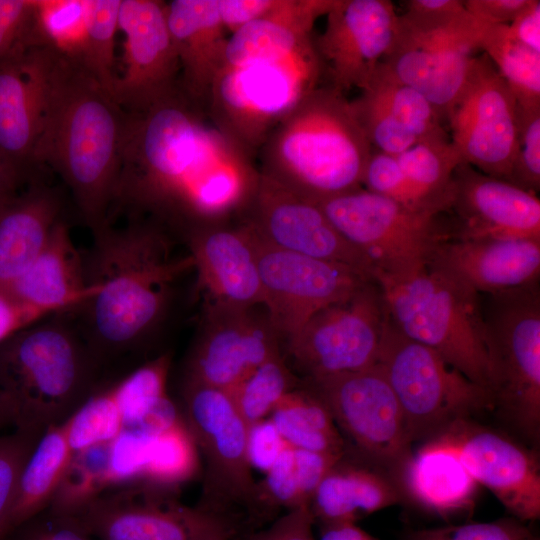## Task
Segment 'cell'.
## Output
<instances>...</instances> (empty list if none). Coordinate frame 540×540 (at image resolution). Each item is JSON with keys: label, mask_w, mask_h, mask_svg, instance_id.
Returning a JSON list of instances; mask_svg holds the SVG:
<instances>
[{"label": "cell", "mask_w": 540, "mask_h": 540, "mask_svg": "<svg viewBox=\"0 0 540 540\" xmlns=\"http://www.w3.org/2000/svg\"><path fill=\"white\" fill-rule=\"evenodd\" d=\"M254 505L287 510L309 506L302 493L292 447L288 446L265 472V478L256 483Z\"/></svg>", "instance_id": "47"}, {"label": "cell", "mask_w": 540, "mask_h": 540, "mask_svg": "<svg viewBox=\"0 0 540 540\" xmlns=\"http://www.w3.org/2000/svg\"><path fill=\"white\" fill-rule=\"evenodd\" d=\"M361 91L351 105L372 149L398 156L418 143L380 101Z\"/></svg>", "instance_id": "45"}, {"label": "cell", "mask_w": 540, "mask_h": 540, "mask_svg": "<svg viewBox=\"0 0 540 540\" xmlns=\"http://www.w3.org/2000/svg\"><path fill=\"white\" fill-rule=\"evenodd\" d=\"M447 122L464 163L508 179L517 149V101L485 53L473 57Z\"/></svg>", "instance_id": "15"}, {"label": "cell", "mask_w": 540, "mask_h": 540, "mask_svg": "<svg viewBox=\"0 0 540 540\" xmlns=\"http://www.w3.org/2000/svg\"><path fill=\"white\" fill-rule=\"evenodd\" d=\"M289 445L268 417L248 427V457L252 468L264 473Z\"/></svg>", "instance_id": "55"}, {"label": "cell", "mask_w": 540, "mask_h": 540, "mask_svg": "<svg viewBox=\"0 0 540 540\" xmlns=\"http://www.w3.org/2000/svg\"><path fill=\"white\" fill-rule=\"evenodd\" d=\"M340 234L371 264L373 279L427 266L451 238L445 214L414 209L359 188L316 201Z\"/></svg>", "instance_id": "10"}, {"label": "cell", "mask_w": 540, "mask_h": 540, "mask_svg": "<svg viewBox=\"0 0 540 540\" xmlns=\"http://www.w3.org/2000/svg\"><path fill=\"white\" fill-rule=\"evenodd\" d=\"M412 540H539V538L516 518L485 523H469L422 530Z\"/></svg>", "instance_id": "51"}, {"label": "cell", "mask_w": 540, "mask_h": 540, "mask_svg": "<svg viewBox=\"0 0 540 540\" xmlns=\"http://www.w3.org/2000/svg\"><path fill=\"white\" fill-rule=\"evenodd\" d=\"M319 540H379L356 523H338L321 526Z\"/></svg>", "instance_id": "61"}, {"label": "cell", "mask_w": 540, "mask_h": 540, "mask_svg": "<svg viewBox=\"0 0 540 540\" xmlns=\"http://www.w3.org/2000/svg\"><path fill=\"white\" fill-rule=\"evenodd\" d=\"M10 424L8 413L0 395V430Z\"/></svg>", "instance_id": "63"}, {"label": "cell", "mask_w": 540, "mask_h": 540, "mask_svg": "<svg viewBox=\"0 0 540 540\" xmlns=\"http://www.w3.org/2000/svg\"><path fill=\"white\" fill-rule=\"evenodd\" d=\"M207 309L185 380L229 391L259 365L280 354L279 336L267 314L222 305Z\"/></svg>", "instance_id": "22"}, {"label": "cell", "mask_w": 540, "mask_h": 540, "mask_svg": "<svg viewBox=\"0 0 540 540\" xmlns=\"http://www.w3.org/2000/svg\"><path fill=\"white\" fill-rule=\"evenodd\" d=\"M506 181L534 194L540 189V104L517 103V149Z\"/></svg>", "instance_id": "46"}, {"label": "cell", "mask_w": 540, "mask_h": 540, "mask_svg": "<svg viewBox=\"0 0 540 540\" xmlns=\"http://www.w3.org/2000/svg\"><path fill=\"white\" fill-rule=\"evenodd\" d=\"M493 409L522 435L540 431L539 281L480 295Z\"/></svg>", "instance_id": "8"}, {"label": "cell", "mask_w": 540, "mask_h": 540, "mask_svg": "<svg viewBox=\"0 0 540 540\" xmlns=\"http://www.w3.org/2000/svg\"><path fill=\"white\" fill-rule=\"evenodd\" d=\"M398 14L389 0H335L314 36L325 83L346 93L364 88L395 39Z\"/></svg>", "instance_id": "21"}, {"label": "cell", "mask_w": 540, "mask_h": 540, "mask_svg": "<svg viewBox=\"0 0 540 540\" xmlns=\"http://www.w3.org/2000/svg\"><path fill=\"white\" fill-rule=\"evenodd\" d=\"M386 310L368 281L349 298L321 309L290 339L288 352L306 378L357 371L377 363Z\"/></svg>", "instance_id": "13"}, {"label": "cell", "mask_w": 540, "mask_h": 540, "mask_svg": "<svg viewBox=\"0 0 540 540\" xmlns=\"http://www.w3.org/2000/svg\"><path fill=\"white\" fill-rule=\"evenodd\" d=\"M448 213L453 214L449 218L450 239L540 240V201L536 194L467 163L454 171Z\"/></svg>", "instance_id": "24"}, {"label": "cell", "mask_w": 540, "mask_h": 540, "mask_svg": "<svg viewBox=\"0 0 540 540\" xmlns=\"http://www.w3.org/2000/svg\"><path fill=\"white\" fill-rule=\"evenodd\" d=\"M166 16L180 65V88L207 109L228 40L217 0H172L166 3Z\"/></svg>", "instance_id": "27"}, {"label": "cell", "mask_w": 540, "mask_h": 540, "mask_svg": "<svg viewBox=\"0 0 540 540\" xmlns=\"http://www.w3.org/2000/svg\"><path fill=\"white\" fill-rule=\"evenodd\" d=\"M371 150L351 100L323 83L278 123L257 156L262 174L320 201L362 188Z\"/></svg>", "instance_id": "4"}, {"label": "cell", "mask_w": 540, "mask_h": 540, "mask_svg": "<svg viewBox=\"0 0 540 540\" xmlns=\"http://www.w3.org/2000/svg\"><path fill=\"white\" fill-rule=\"evenodd\" d=\"M361 90L380 101L418 143L451 140L432 103L416 89L390 77L379 64Z\"/></svg>", "instance_id": "38"}, {"label": "cell", "mask_w": 540, "mask_h": 540, "mask_svg": "<svg viewBox=\"0 0 540 540\" xmlns=\"http://www.w3.org/2000/svg\"><path fill=\"white\" fill-rule=\"evenodd\" d=\"M361 186L408 207L429 211L420 204L394 155L372 149L364 167Z\"/></svg>", "instance_id": "49"}, {"label": "cell", "mask_w": 540, "mask_h": 540, "mask_svg": "<svg viewBox=\"0 0 540 540\" xmlns=\"http://www.w3.org/2000/svg\"><path fill=\"white\" fill-rule=\"evenodd\" d=\"M452 446L477 482L488 488L514 518L540 517V470L535 456L504 435L461 420L436 436Z\"/></svg>", "instance_id": "23"}, {"label": "cell", "mask_w": 540, "mask_h": 540, "mask_svg": "<svg viewBox=\"0 0 540 540\" xmlns=\"http://www.w3.org/2000/svg\"><path fill=\"white\" fill-rule=\"evenodd\" d=\"M121 0H89L88 28L81 65L111 95L114 73L115 35Z\"/></svg>", "instance_id": "44"}, {"label": "cell", "mask_w": 540, "mask_h": 540, "mask_svg": "<svg viewBox=\"0 0 540 540\" xmlns=\"http://www.w3.org/2000/svg\"><path fill=\"white\" fill-rule=\"evenodd\" d=\"M0 288L19 302L50 315L78 309L97 292V287L87 282L84 263L61 219L29 268Z\"/></svg>", "instance_id": "28"}, {"label": "cell", "mask_w": 540, "mask_h": 540, "mask_svg": "<svg viewBox=\"0 0 540 540\" xmlns=\"http://www.w3.org/2000/svg\"><path fill=\"white\" fill-rule=\"evenodd\" d=\"M343 459V458H342ZM339 460L316 488L309 508L322 525L356 523L395 505L400 494L393 482L367 468Z\"/></svg>", "instance_id": "32"}, {"label": "cell", "mask_w": 540, "mask_h": 540, "mask_svg": "<svg viewBox=\"0 0 540 540\" xmlns=\"http://www.w3.org/2000/svg\"><path fill=\"white\" fill-rule=\"evenodd\" d=\"M151 436L124 428L109 442L112 488L141 483Z\"/></svg>", "instance_id": "50"}, {"label": "cell", "mask_w": 540, "mask_h": 540, "mask_svg": "<svg viewBox=\"0 0 540 540\" xmlns=\"http://www.w3.org/2000/svg\"><path fill=\"white\" fill-rule=\"evenodd\" d=\"M57 53L22 42L0 58V156L26 181L41 136Z\"/></svg>", "instance_id": "20"}, {"label": "cell", "mask_w": 540, "mask_h": 540, "mask_svg": "<svg viewBox=\"0 0 540 540\" xmlns=\"http://www.w3.org/2000/svg\"><path fill=\"white\" fill-rule=\"evenodd\" d=\"M269 418L294 449L344 455V440L330 411L308 387L287 393Z\"/></svg>", "instance_id": "34"}, {"label": "cell", "mask_w": 540, "mask_h": 540, "mask_svg": "<svg viewBox=\"0 0 540 540\" xmlns=\"http://www.w3.org/2000/svg\"><path fill=\"white\" fill-rule=\"evenodd\" d=\"M64 423L73 454L108 443L124 429L110 386L94 391Z\"/></svg>", "instance_id": "43"}, {"label": "cell", "mask_w": 540, "mask_h": 540, "mask_svg": "<svg viewBox=\"0 0 540 540\" xmlns=\"http://www.w3.org/2000/svg\"><path fill=\"white\" fill-rule=\"evenodd\" d=\"M297 381L281 354L268 359L227 391L248 425L268 418Z\"/></svg>", "instance_id": "41"}, {"label": "cell", "mask_w": 540, "mask_h": 540, "mask_svg": "<svg viewBox=\"0 0 540 540\" xmlns=\"http://www.w3.org/2000/svg\"><path fill=\"white\" fill-rule=\"evenodd\" d=\"M51 316L43 310L19 302L0 288V343L18 331Z\"/></svg>", "instance_id": "56"}, {"label": "cell", "mask_w": 540, "mask_h": 540, "mask_svg": "<svg viewBox=\"0 0 540 540\" xmlns=\"http://www.w3.org/2000/svg\"><path fill=\"white\" fill-rule=\"evenodd\" d=\"M34 6L35 0H0V58L27 41Z\"/></svg>", "instance_id": "54"}, {"label": "cell", "mask_w": 540, "mask_h": 540, "mask_svg": "<svg viewBox=\"0 0 540 540\" xmlns=\"http://www.w3.org/2000/svg\"><path fill=\"white\" fill-rule=\"evenodd\" d=\"M85 274L96 294L80 309V332L101 365L133 350L158 325L169 303L172 285L194 269L190 253H175L166 226L134 217L122 227L107 223L94 233ZM78 308V309H79Z\"/></svg>", "instance_id": "2"}, {"label": "cell", "mask_w": 540, "mask_h": 540, "mask_svg": "<svg viewBox=\"0 0 540 540\" xmlns=\"http://www.w3.org/2000/svg\"><path fill=\"white\" fill-rule=\"evenodd\" d=\"M529 0H465L466 10L477 19L509 25Z\"/></svg>", "instance_id": "59"}, {"label": "cell", "mask_w": 540, "mask_h": 540, "mask_svg": "<svg viewBox=\"0 0 540 540\" xmlns=\"http://www.w3.org/2000/svg\"><path fill=\"white\" fill-rule=\"evenodd\" d=\"M25 181L1 156H0V208L19 192L20 185Z\"/></svg>", "instance_id": "62"}, {"label": "cell", "mask_w": 540, "mask_h": 540, "mask_svg": "<svg viewBox=\"0 0 540 540\" xmlns=\"http://www.w3.org/2000/svg\"><path fill=\"white\" fill-rule=\"evenodd\" d=\"M479 50L491 60L520 105L540 104V53L520 43L509 26L483 21Z\"/></svg>", "instance_id": "36"}, {"label": "cell", "mask_w": 540, "mask_h": 540, "mask_svg": "<svg viewBox=\"0 0 540 540\" xmlns=\"http://www.w3.org/2000/svg\"><path fill=\"white\" fill-rule=\"evenodd\" d=\"M99 363L80 331L41 320L0 343V395L15 432L38 439L94 392Z\"/></svg>", "instance_id": "5"}, {"label": "cell", "mask_w": 540, "mask_h": 540, "mask_svg": "<svg viewBox=\"0 0 540 540\" xmlns=\"http://www.w3.org/2000/svg\"><path fill=\"white\" fill-rule=\"evenodd\" d=\"M72 456L64 422L39 437L20 475L11 531L48 509Z\"/></svg>", "instance_id": "33"}, {"label": "cell", "mask_w": 540, "mask_h": 540, "mask_svg": "<svg viewBox=\"0 0 540 540\" xmlns=\"http://www.w3.org/2000/svg\"><path fill=\"white\" fill-rule=\"evenodd\" d=\"M338 429L367 459L401 476L411 456L404 416L382 369L306 378Z\"/></svg>", "instance_id": "11"}, {"label": "cell", "mask_w": 540, "mask_h": 540, "mask_svg": "<svg viewBox=\"0 0 540 540\" xmlns=\"http://www.w3.org/2000/svg\"><path fill=\"white\" fill-rule=\"evenodd\" d=\"M277 0H217L220 20L231 34L268 13Z\"/></svg>", "instance_id": "58"}, {"label": "cell", "mask_w": 540, "mask_h": 540, "mask_svg": "<svg viewBox=\"0 0 540 540\" xmlns=\"http://www.w3.org/2000/svg\"><path fill=\"white\" fill-rule=\"evenodd\" d=\"M377 364L398 400L411 442L431 440L456 422L493 409L486 389L433 349L404 335L388 318Z\"/></svg>", "instance_id": "9"}, {"label": "cell", "mask_w": 540, "mask_h": 540, "mask_svg": "<svg viewBox=\"0 0 540 540\" xmlns=\"http://www.w3.org/2000/svg\"><path fill=\"white\" fill-rule=\"evenodd\" d=\"M483 21L469 12L439 28L416 30L398 20L392 47L379 66L424 95L447 122L479 50Z\"/></svg>", "instance_id": "16"}, {"label": "cell", "mask_w": 540, "mask_h": 540, "mask_svg": "<svg viewBox=\"0 0 540 540\" xmlns=\"http://www.w3.org/2000/svg\"><path fill=\"white\" fill-rule=\"evenodd\" d=\"M248 225L257 254L263 306L271 326L286 341L318 311L373 281L348 266L276 248Z\"/></svg>", "instance_id": "14"}, {"label": "cell", "mask_w": 540, "mask_h": 540, "mask_svg": "<svg viewBox=\"0 0 540 540\" xmlns=\"http://www.w3.org/2000/svg\"><path fill=\"white\" fill-rule=\"evenodd\" d=\"M111 488L108 442L73 454L47 510L74 517Z\"/></svg>", "instance_id": "39"}, {"label": "cell", "mask_w": 540, "mask_h": 540, "mask_svg": "<svg viewBox=\"0 0 540 540\" xmlns=\"http://www.w3.org/2000/svg\"><path fill=\"white\" fill-rule=\"evenodd\" d=\"M170 364V355L162 354L110 386L124 428L136 425L168 396Z\"/></svg>", "instance_id": "42"}, {"label": "cell", "mask_w": 540, "mask_h": 540, "mask_svg": "<svg viewBox=\"0 0 540 540\" xmlns=\"http://www.w3.org/2000/svg\"><path fill=\"white\" fill-rule=\"evenodd\" d=\"M246 221L268 244L348 266L373 279L369 261L335 228L316 201L260 172Z\"/></svg>", "instance_id": "18"}, {"label": "cell", "mask_w": 540, "mask_h": 540, "mask_svg": "<svg viewBox=\"0 0 540 540\" xmlns=\"http://www.w3.org/2000/svg\"><path fill=\"white\" fill-rule=\"evenodd\" d=\"M118 28L125 35L124 71L116 76L112 96L125 112L142 111L180 87L166 2L121 0Z\"/></svg>", "instance_id": "19"}, {"label": "cell", "mask_w": 540, "mask_h": 540, "mask_svg": "<svg viewBox=\"0 0 540 540\" xmlns=\"http://www.w3.org/2000/svg\"><path fill=\"white\" fill-rule=\"evenodd\" d=\"M16 540H91L79 522L70 516L43 511L17 528Z\"/></svg>", "instance_id": "53"}, {"label": "cell", "mask_w": 540, "mask_h": 540, "mask_svg": "<svg viewBox=\"0 0 540 540\" xmlns=\"http://www.w3.org/2000/svg\"><path fill=\"white\" fill-rule=\"evenodd\" d=\"M427 267L479 295L539 281L540 240L449 239L434 249Z\"/></svg>", "instance_id": "26"}, {"label": "cell", "mask_w": 540, "mask_h": 540, "mask_svg": "<svg viewBox=\"0 0 540 540\" xmlns=\"http://www.w3.org/2000/svg\"><path fill=\"white\" fill-rule=\"evenodd\" d=\"M511 34L523 45L540 53V1L529 0L508 25Z\"/></svg>", "instance_id": "60"}, {"label": "cell", "mask_w": 540, "mask_h": 540, "mask_svg": "<svg viewBox=\"0 0 540 540\" xmlns=\"http://www.w3.org/2000/svg\"><path fill=\"white\" fill-rule=\"evenodd\" d=\"M61 201L50 187L32 183L0 208V287L33 263L60 220Z\"/></svg>", "instance_id": "30"}, {"label": "cell", "mask_w": 540, "mask_h": 540, "mask_svg": "<svg viewBox=\"0 0 540 540\" xmlns=\"http://www.w3.org/2000/svg\"><path fill=\"white\" fill-rule=\"evenodd\" d=\"M374 281L396 329L436 351L489 392L490 362L479 294L427 266L379 275Z\"/></svg>", "instance_id": "6"}, {"label": "cell", "mask_w": 540, "mask_h": 540, "mask_svg": "<svg viewBox=\"0 0 540 540\" xmlns=\"http://www.w3.org/2000/svg\"><path fill=\"white\" fill-rule=\"evenodd\" d=\"M165 491L142 483L110 489L73 518L99 540H200L230 527L222 515L186 507Z\"/></svg>", "instance_id": "17"}, {"label": "cell", "mask_w": 540, "mask_h": 540, "mask_svg": "<svg viewBox=\"0 0 540 540\" xmlns=\"http://www.w3.org/2000/svg\"><path fill=\"white\" fill-rule=\"evenodd\" d=\"M467 12L462 0H409L398 20L412 29L429 30L446 26Z\"/></svg>", "instance_id": "52"}, {"label": "cell", "mask_w": 540, "mask_h": 540, "mask_svg": "<svg viewBox=\"0 0 540 540\" xmlns=\"http://www.w3.org/2000/svg\"><path fill=\"white\" fill-rule=\"evenodd\" d=\"M199 469V451L183 418L150 438L141 483L167 490L192 479Z\"/></svg>", "instance_id": "40"}, {"label": "cell", "mask_w": 540, "mask_h": 540, "mask_svg": "<svg viewBox=\"0 0 540 540\" xmlns=\"http://www.w3.org/2000/svg\"><path fill=\"white\" fill-rule=\"evenodd\" d=\"M335 0H277L264 16L228 37L223 65L284 58L314 37V25ZM222 65V66H223Z\"/></svg>", "instance_id": "29"}, {"label": "cell", "mask_w": 540, "mask_h": 540, "mask_svg": "<svg viewBox=\"0 0 540 540\" xmlns=\"http://www.w3.org/2000/svg\"><path fill=\"white\" fill-rule=\"evenodd\" d=\"M89 0H35L28 40L80 64L88 28Z\"/></svg>", "instance_id": "37"}, {"label": "cell", "mask_w": 540, "mask_h": 540, "mask_svg": "<svg viewBox=\"0 0 540 540\" xmlns=\"http://www.w3.org/2000/svg\"><path fill=\"white\" fill-rule=\"evenodd\" d=\"M396 157L420 204L429 211L447 214L453 174L464 163L451 140L417 143Z\"/></svg>", "instance_id": "35"}, {"label": "cell", "mask_w": 540, "mask_h": 540, "mask_svg": "<svg viewBox=\"0 0 540 540\" xmlns=\"http://www.w3.org/2000/svg\"><path fill=\"white\" fill-rule=\"evenodd\" d=\"M38 439L18 432L0 436V540L11 533V514L20 475Z\"/></svg>", "instance_id": "48"}, {"label": "cell", "mask_w": 540, "mask_h": 540, "mask_svg": "<svg viewBox=\"0 0 540 540\" xmlns=\"http://www.w3.org/2000/svg\"><path fill=\"white\" fill-rule=\"evenodd\" d=\"M400 477L414 501L441 516L471 507L478 485L456 450L438 438L411 454Z\"/></svg>", "instance_id": "31"}, {"label": "cell", "mask_w": 540, "mask_h": 540, "mask_svg": "<svg viewBox=\"0 0 540 540\" xmlns=\"http://www.w3.org/2000/svg\"><path fill=\"white\" fill-rule=\"evenodd\" d=\"M183 417L206 463L199 508L223 516L232 505H254L256 483L248 457L249 425L226 390L185 380Z\"/></svg>", "instance_id": "12"}, {"label": "cell", "mask_w": 540, "mask_h": 540, "mask_svg": "<svg viewBox=\"0 0 540 540\" xmlns=\"http://www.w3.org/2000/svg\"><path fill=\"white\" fill-rule=\"evenodd\" d=\"M314 519L309 506L288 510L266 532L252 540H315Z\"/></svg>", "instance_id": "57"}, {"label": "cell", "mask_w": 540, "mask_h": 540, "mask_svg": "<svg viewBox=\"0 0 540 540\" xmlns=\"http://www.w3.org/2000/svg\"><path fill=\"white\" fill-rule=\"evenodd\" d=\"M185 235L198 283L207 293L209 305H263L256 249L246 221L236 228L222 223L195 227Z\"/></svg>", "instance_id": "25"}, {"label": "cell", "mask_w": 540, "mask_h": 540, "mask_svg": "<svg viewBox=\"0 0 540 540\" xmlns=\"http://www.w3.org/2000/svg\"><path fill=\"white\" fill-rule=\"evenodd\" d=\"M125 120L126 112L86 69L57 54L33 162L62 177L93 234L109 222Z\"/></svg>", "instance_id": "3"}, {"label": "cell", "mask_w": 540, "mask_h": 540, "mask_svg": "<svg viewBox=\"0 0 540 540\" xmlns=\"http://www.w3.org/2000/svg\"><path fill=\"white\" fill-rule=\"evenodd\" d=\"M323 83L324 67L313 37L284 58L223 65L210 89L208 115L255 158L278 123Z\"/></svg>", "instance_id": "7"}, {"label": "cell", "mask_w": 540, "mask_h": 540, "mask_svg": "<svg viewBox=\"0 0 540 540\" xmlns=\"http://www.w3.org/2000/svg\"><path fill=\"white\" fill-rule=\"evenodd\" d=\"M259 178L254 158L179 87L142 111L126 112L111 214H147L184 232L220 224L247 210Z\"/></svg>", "instance_id": "1"}]
</instances>
